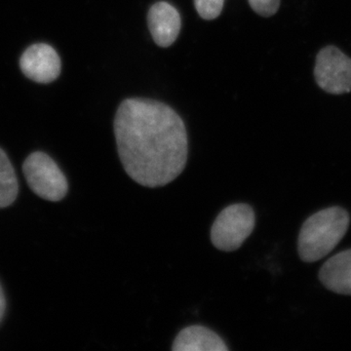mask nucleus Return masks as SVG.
Returning <instances> with one entry per match:
<instances>
[{"label": "nucleus", "instance_id": "nucleus-1", "mask_svg": "<svg viewBox=\"0 0 351 351\" xmlns=\"http://www.w3.org/2000/svg\"><path fill=\"white\" fill-rule=\"evenodd\" d=\"M115 140L127 175L147 188L174 181L188 161L184 120L169 106L149 99H126L115 114Z\"/></svg>", "mask_w": 351, "mask_h": 351}, {"label": "nucleus", "instance_id": "nucleus-2", "mask_svg": "<svg viewBox=\"0 0 351 351\" xmlns=\"http://www.w3.org/2000/svg\"><path fill=\"white\" fill-rule=\"evenodd\" d=\"M350 221V215L341 207L328 208L309 217L299 235L302 260L313 263L331 253L345 237Z\"/></svg>", "mask_w": 351, "mask_h": 351}, {"label": "nucleus", "instance_id": "nucleus-13", "mask_svg": "<svg viewBox=\"0 0 351 351\" xmlns=\"http://www.w3.org/2000/svg\"><path fill=\"white\" fill-rule=\"evenodd\" d=\"M6 311V300L5 295H4L3 290H2L1 285H0V322L3 318L4 313Z\"/></svg>", "mask_w": 351, "mask_h": 351}, {"label": "nucleus", "instance_id": "nucleus-12", "mask_svg": "<svg viewBox=\"0 0 351 351\" xmlns=\"http://www.w3.org/2000/svg\"><path fill=\"white\" fill-rule=\"evenodd\" d=\"M251 8L263 17H270L278 11L280 0H248Z\"/></svg>", "mask_w": 351, "mask_h": 351}, {"label": "nucleus", "instance_id": "nucleus-4", "mask_svg": "<svg viewBox=\"0 0 351 351\" xmlns=\"http://www.w3.org/2000/svg\"><path fill=\"white\" fill-rule=\"evenodd\" d=\"M23 171L29 189L39 197L58 202L68 193L66 176L48 154L32 152L23 164Z\"/></svg>", "mask_w": 351, "mask_h": 351}, {"label": "nucleus", "instance_id": "nucleus-5", "mask_svg": "<svg viewBox=\"0 0 351 351\" xmlns=\"http://www.w3.org/2000/svg\"><path fill=\"white\" fill-rule=\"evenodd\" d=\"M314 76L318 86L330 94L351 91V59L338 48L328 46L316 57Z\"/></svg>", "mask_w": 351, "mask_h": 351}, {"label": "nucleus", "instance_id": "nucleus-9", "mask_svg": "<svg viewBox=\"0 0 351 351\" xmlns=\"http://www.w3.org/2000/svg\"><path fill=\"white\" fill-rule=\"evenodd\" d=\"M319 278L330 291L351 295V249L328 260L320 269Z\"/></svg>", "mask_w": 351, "mask_h": 351}, {"label": "nucleus", "instance_id": "nucleus-8", "mask_svg": "<svg viewBox=\"0 0 351 351\" xmlns=\"http://www.w3.org/2000/svg\"><path fill=\"white\" fill-rule=\"evenodd\" d=\"M173 351H228L223 339L218 334L200 325L182 329L176 337Z\"/></svg>", "mask_w": 351, "mask_h": 351}, {"label": "nucleus", "instance_id": "nucleus-6", "mask_svg": "<svg viewBox=\"0 0 351 351\" xmlns=\"http://www.w3.org/2000/svg\"><path fill=\"white\" fill-rule=\"evenodd\" d=\"M20 68L29 80L47 84L59 77L62 62L52 46L36 43L23 53L20 58Z\"/></svg>", "mask_w": 351, "mask_h": 351}, {"label": "nucleus", "instance_id": "nucleus-3", "mask_svg": "<svg viewBox=\"0 0 351 351\" xmlns=\"http://www.w3.org/2000/svg\"><path fill=\"white\" fill-rule=\"evenodd\" d=\"M253 208L244 203L225 208L211 228V241L219 250L233 252L239 249L255 228Z\"/></svg>", "mask_w": 351, "mask_h": 351}, {"label": "nucleus", "instance_id": "nucleus-10", "mask_svg": "<svg viewBox=\"0 0 351 351\" xmlns=\"http://www.w3.org/2000/svg\"><path fill=\"white\" fill-rule=\"evenodd\" d=\"M19 193L15 170L6 152L0 149V209L10 206Z\"/></svg>", "mask_w": 351, "mask_h": 351}, {"label": "nucleus", "instance_id": "nucleus-7", "mask_svg": "<svg viewBox=\"0 0 351 351\" xmlns=\"http://www.w3.org/2000/svg\"><path fill=\"white\" fill-rule=\"evenodd\" d=\"M147 25L154 43L167 48L175 43L181 31L179 11L166 1L154 3L147 13Z\"/></svg>", "mask_w": 351, "mask_h": 351}, {"label": "nucleus", "instance_id": "nucleus-11", "mask_svg": "<svg viewBox=\"0 0 351 351\" xmlns=\"http://www.w3.org/2000/svg\"><path fill=\"white\" fill-rule=\"evenodd\" d=\"M225 0H195L196 11L204 20H214L221 15Z\"/></svg>", "mask_w": 351, "mask_h": 351}]
</instances>
